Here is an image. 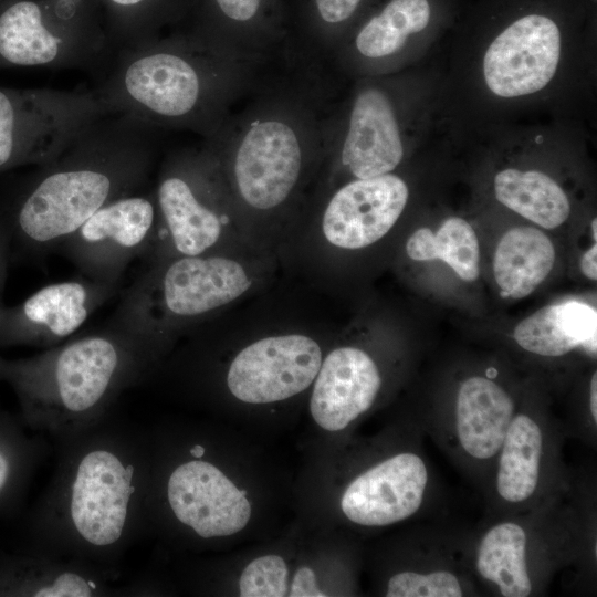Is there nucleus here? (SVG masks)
<instances>
[{
  "mask_svg": "<svg viewBox=\"0 0 597 597\" xmlns=\"http://www.w3.org/2000/svg\"><path fill=\"white\" fill-rule=\"evenodd\" d=\"M406 253L413 261L441 260L465 282L480 274V248L472 226L460 217H450L433 232L417 229L406 242Z\"/></svg>",
  "mask_w": 597,
  "mask_h": 597,
  "instance_id": "a878e982",
  "label": "nucleus"
},
{
  "mask_svg": "<svg viewBox=\"0 0 597 597\" xmlns=\"http://www.w3.org/2000/svg\"><path fill=\"white\" fill-rule=\"evenodd\" d=\"M121 572L29 548L0 553V597L139 596L138 580L118 586Z\"/></svg>",
  "mask_w": 597,
  "mask_h": 597,
  "instance_id": "9d476101",
  "label": "nucleus"
},
{
  "mask_svg": "<svg viewBox=\"0 0 597 597\" xmlns=\"http://www.w3.org/2000/svg\"><path fill=\"white\" fill-rule=\"evenodd\" d=\"M583 274L591 281L597 280V245L596 242L583 254L580 260Z\"/></svg>",
  "mask_w": 597,
  "mask_h": 597,
  "instance_id": "c9c22d12",
  "label": "nucleus"
},
{
  "mask_svg": "<svg viewBox=\"0 0 597 597\" xmlns=\"http://www.w3.org/2000/svg\"><path fill=\"white\" fill-rule=\"evenodd\" d=\"M322 360V349L310 336H268L237 354L228 367L226 384L234 398L247 404L281 401L305 390Z\"/></svg>",
  "mask_w": 597,
  "mask_h": 597,
  "instance_id": "1a4fd4ad",
  "label": "nucleus"
},
{
  "mask_svg": "<svg viewBox=\"0 0 597 597\" xmlns=\"http://www.w3.org/2000/svg\"><path fill=\"white\" fill-rule=\"evenodd\" d=\"M381 385L378 367L363 349L342 346L322 360L314 379L310 410L327 431H341L368 410Z\"/></svg>",
  "mask_w": 597,
  "mask_h": 597,
  "instance_id": "2eb2a0df",
  "label": "nucleus"
},
{
  "mask_svg": "<svg viewBox=\"0 0 597 597\" xmlns=\"http://www.w3.org/2000/svg\"><path fill=\"white\" fill-rule=\"evenodd\" d=\"M320 17L328 23L347 20L358 7L360 0H315Z\"/></svg>",
  "mask_w": 597,
  "mask_h": 597,
  "instance_id": "2f4dec72",
  "label": "nucleus"
},
{
  "mask_svg": "<svg viewBox=\"0 0 597 597\" xmlns=\"http://www.w3.org/2000/svg\"><path fill=\"white\" fill-rule=\"evenodd\" d=\"M158 229L153 262L214 252L223 235L221 217L197 195L191 182L168 175L157 190Z\"/></svg>",
  "mask_w": 597,
  "mask_h": 597,
  "instance_id": "dca6fc26",
  "label": "nucleus"
},
{
  "mask_svg": "<svg viewBox=\"0 0 597 597\" xmlns=\"http://www.w3.org/2000/svg\"><path fill=\"white\" fill-rule=\"evenodd\" d=\"M148 437V436H147ZM149 444L147 526L169 524L199 540L226 537L240 532L251 517L247 492L202 455L188 449L168 457Z\"/></svg>",
  "mask_w": 597,
  "mask_h": 597,
  "instance_id": "39448f33",
  "label": "nucleus"
},
{
  "mask_svg": "<svg viewBox=\"0 0 597 597\" xmlns=\"http://www.w3.org/2000/svg\"><path fill=\"white\" fill-rule=\"evenodd\" d=\"M138 154L100 151L77 154L42 174L3 222L11 240L31 254L59 247L92 214L128 195L139 182Z\"/></svg>",
  "mask_w": 597,
  "mask_h": 597,
  "instance_id": "20e7f679",
  "label": "nucleus"
},
{
  "mask_svg": "<svg viewBox=\"0 0 597 597\" xmlns=\"http://www.w3.org/2000/svg\"><path fill=\"white\" fill-rule=\"evenodd\" d=\"M494 193L503 206L545 229L562 226L570 213L565 191L538 170H501L494 177Z\"/></svg>",
  "mask_w": 597,
  "mask_h": 597,
  "instance_id": "5701e85b",
  "label": "nucleus"
},
{
  "mask_svg": "<svg viewBox=\"0 0 597 597\" xmlns=\"http://www.w3.org/2000/svg\"><path fill=\"white\" fill-rule=\"evenodd\" d=\"M19 416L0 409V517L17 513L48 454L44 434L30 433Z\"/></svg>",
  "mask_w": 597,
  "mask_h": 597,
  "instance_id": "4be33fe9",
  "label": "nucleus"
},
{
  "mask_svg": "<svg viewBox=\"0 0 597 597\" xmlns=\"http://www.w3.org/2000/svg\"><path fill=\"white\" fill-rule=\"evenodd\" d=\"M590 413L594 422H597V374L594 373L590 380V396H589Z\"/></svg>",
  "mask_w": 597,
  "mask_h": 597,
  "instance_id": "e433bc0d",
  "label": "nucleus"
},
{
  "mask_svg": "<svg viewBox=\"0 0 597 597\" xmlns=\"http://www.w3.org/2000/svg\"><path fill=\"white\" fill-rule=\"evenodd\" d=\"M301 148L289 125L258 122L244 135L233 172L243 201L256 210H270L290 196L301 171Z\"/></svg>",
  "mask_w": 597,
  "mask_h": 597,
  "instance_id": "ddd939ff",
  "label": "nucleus"
},
{
  "mask_svg": "<svg viewBox=\"0 0 597 597\" xmlns=\"http://www.w3.org/2000/svg\"><path fill=\"white\" fill-rule=\"evenodd\" d=\"M289 570L279 555H264L250 562L239 579L242 597H281L289 591Z\"/></svg>",
  "mask_w": 597,
  "mask_h": 597,
  "instance_id": "cd10ccee",
  "label": "nucleus"
},
{
  "mask_svg": "<svg viewBox=\"0 0 597 597\" xmlns=\"http://www.w3.org/2000/svg\"><path fill=\"white\" fill-rule=\"evenodd\" d=\"M430 19L428 0H390L356 38L357 50L367 57L397 52L410 34L422 31Z\"/></svg>",
  "mask_w": 597,
  "mask_h": 597,
  "instance_id": "bb28decb",
  "label": "nucleus"
},
{
  "mask_svg": "<svg viewBox=\"0 0 597 597\" xmlns=\"http://www.w3.org/2000/svg\"><path fill=\"white\" fill-rule=\"evenodd\" d=\"M513 337L523 349L545 357L582 347L596 354L597 312L579 301L544 306L523 318Z\"/></svg>",
  "mask_w": 597,
  "mask_h": 597,
  "instance_id": "aec40b11",
  "label": "nucleus"
},
{
  "mask_svg": "<svg viewBox=\"0 0 597 597\" xmlns=\"http://www.w3.org/2000/svg\"><path fill=\"white\" fill-rule=\"evenodd\" d=\"M153 263L124 292L109 322L158 359L175 331L230 304L252 285L239 261L214 252Z\"/></svg>",
  "mask_w": 597,
  "mask_h": 597,
  "instance_id": "7ed1b4c3",
  "label": "nucleus"
},
{
  "mask_svg": "<svg viewBox=\"0 0 597 597\" xmlns=\"http://www.w3.org/2000/svg\"><path fill=\"white\" fill-rule=\"evenodd\" d=\"M11 241L3 222H0V294L7 276L8 261L10 258Z\"/></svg>",
  "mask_w": 597,
  "mask_h": 597,
  "instance_id": "f704fd0d",
  "label": "nucleus"
},
{
  "mask_svg": "<svg viewBox=\"0 0 597 597\" xmlns=\"http://www.w3.org/2000/svg\"><path fill=\"white\" fill-rule=\"evenodd\" d=\"M402 156L398 124L388 97L377 88L360 92L343 145V164L356 179H368L392 171Z\"/></svg>",
  "mask_w": 597,
  "mask_h": 597,
  "instance_id": "f3484780",
  "label": "nucleus"
},
{
  "mask_svg": "<svg viewBox=\"0 0 597 597\" xmlns=\"http://www.w3.org/2000/svg\"><path fill=\"white\" fill-rule=\"evenodd\" d=\"M96 33L87 0H0V57L10 64H51L71 41Z\"/></svg>",
  "mask_w": 597,
  "mask_h": 597,
  "instance_id": "0eeeda50",
  "label": "nucleus"
},
{
  "mask_svg": "<svg viewBox=\"0 0 597 597\" xmlns=\"http://www.w3.org/2000/svg\"><path fill=\"white\" fill-rule=\"evenodd\" d=\"M287 593L291 597L326 596V594L317 586L315 574L310 567L298 568Z\"/></svg>",
  "mask_w": 597,
  "mask_h": 597,
  "instance_id": "72a5a7b5",
  "label": "nucleus"
},
{
  "mask_svg": "<svg viewBox=\"0 0 597 597\" xmlns=\"http://www.w3.org/2000/svg\"><path fill=\"white\" fill-rule=\"evenodd\" d=\"M561 54L556 23L541 14L525 15L501 32L483 60L489 90L501 97L535 93L553 78Z\"/></svg>",
  "mask_w": 597,
  "mask_h": 597,
  "instance_id": "9b49d317",
  "label": "nucleus"
},
{
  "mask_svg": "<svg viewBox=\"0 0 597 597\" xmlns=\"http://www.w3.org/2000/svg\"><path fill=\"white\" fill-rule=\"evenodd\" d=\"M111 27L125 32H139L149 22L159 0H98Z\"/></svg>",
  "mask_w": 597,
  "mask_h": 597,
  "instance_id": "7c9ffc66",
  "label": "nucleus"
},
{
  "mask_svg": "<svg viewBox=\"0 0 597 597\" xmlns=\"http://www.w3.org/2000/svg\"><path fill=\"white\" fill-rule=\"evenodd\" d=\"M54 441L55 470L27 517L25 548L115 567L147 527V433L109 415Z\"/></svg>",
  "mask_w": 597,
  "mask_h": 597,
  "instance_id": "f257e3e1",
  "label": "nucleus"
},
{
  "mask_svg": "<svg viewBox=\"0 0 597 597\" xmlns=\"http://www.w3.org/2000/svg\"><path fill=\"white\" fill-rule=\"evenodd\" d=\"M118 285L84 277L49 284L13 306L0 300V348L63 343L116 294Z\"/></svg>",
  "mask_w": 597,
  "mask_h": 597,
  "instance_id": "6e6552de",
  "label": "nucleus"
},
{
  "mask_svg": "<svg viewBox=\"0 0 597 597\" xmlns=\"http://www.w3.org/2000/svg\"><path fill=\"white\" fill-rule=\"evenodd\" d=\"M526 534L522 526L503 522L483 536L476 556V569L498 585L504 597H526L532 584L525 562Z\"/></svg>",
  "mask_w": 597,
  "mask_h": 597,
  "instance_id": "393cba45",
  "label": "nucleus"
},
{
  "mask_svg": "<svg viewBox=\"0 0 597 597\" xmlns=\"http://www.w3.org/2000/svg\"><path fill=\"white\" fill-rule=\"evenodd\" d=\"M514 413L511 396L493 380L473 376L457 395L455 427L463 450L474 459L488 460L503 443Z\"/></svg>",
  "mask_w": 597,
  "mask_h": 597,
  "instance_id": "6ab92c4d",
  "label": "nucleus"
},
{
  "mask_svg": "<svg viewBox=\"0 0 597 597\" xmlns=\"http://www.w3.org/2000/svg\"><path fill=\"white\" fill-rule=\"evenodd\" d=\"M124 87L136 104L166 117L192 111L200 94L199 76L192 65L170 53L134 60L125 71Z\"/></svg>",
  "mask_w": 597,
  "mask_h": 597,
  "instance_id": "a211bd4d",
  "label": "nucleus"
},
{
  "mask_svg": "<svg viewBox=\"0 0 597 597\" xmlns=\"http://www.w3.org/2000/svg\"><path fill=\"white\" fill-rule=\"evenodd\" d=\"M388 597H460L459 579L450 572L436 570L428 574L401 572L388 580Z\"/></svg>",
  "mask_w": 597,
  "mask_h": 597,
  "instance_id": "c85d7f7f",
  "label": "nucleus"
},
{
  "mask_svg": "<svg viewBox=\"0 0 597 597\" xmlns=\"http://www.w3.org/2000/svg\"><path fill=\"white\" fill-rule=\"evenodd\" d=\"M596 223H597V220L594 219L593 222H591V231H593V237H594V240L596 241L597 239V234H596V230H597V227H596Z\"/></svg>",
  "mask_w": 597,
  "mask_h": 597,
  "instance_id": "4c0bfd02",
  "label": "nucleus"
},
{
  "mask_svg": "<svg viewBox=\"0 0 597 597\" xmlns=\"http://www.w3.org/2000/svg\"><path fill=\"white\" fill-rule=\"evenodd\" d=\"M542 444V431L534 419L524 413L512 418L500 449L496 475L498 492L506 502H524L534 494Z\"/></svg>",
  "mask_w": 597,
  "mask_h": 597,
  "instance_id": "b1692460",
  "label": "nucleus"
},
{
  "mask_svg": "<svg viewBox=\"0 0 597 597\" xmlns=\"http://www.w3.org/2000/svg\"><path fill=\"white\" fill-rule=\"evenodd\" d=\"M20 111L12 95L0 90V169L36 160V156L20 139Z\"/></svg>",
  "mask_w": 597,
  "mask_h": 597,
  "instance_id": "c756f323",
  "label": "nucleus"
},
{
  "mask_svg": "<svg viewBox=\"0 0 597 597\" xmlns=\"http://www.w3.org/2000/svg\"><path fill=\"white\" fill-rule=\"evenodd\" d=\"M158 360L109 322L31 357L0 356V381L15 394L24 426L55 440L108 417L122 392L145 380Z\"/></svg>",
  "mask_w": 597,
  "mask_h": 597,
  "instance_id": "f03ea898",
  "label": "nucleus"
},
{
  "mask_svg": "<svg viewBox=\"0 0 597 597\" xmlns=\"http://www.w3.org/2000/svg\"><path fill=\"white\" fill-rule=\"evenodd\" d=\"M157 229V203L126 195L98 209L59 247L85 277L119 284L133 260L149 255Z\"/></svg>",
  "mask_w": 597,
  "mask_h": 597,
  "instance_id": "423d86ee",
  "label": "nucleus"
},
{
  "mask_svg": "<svg viewBox=\"0 0 597 597\" xmlns=\"http://www.w3.org/2000/svg\"><path fill=\"white\" fill-rule=\"evenodd\" d=\"M427 480L419 455L398 453L353 480L342 495L341 509L350 522L364 526L400 522L419 510Z\"/></svg>",
  "mask_w": 597,
  "mask_h": 597,
  "instance_id": "4468645a",
  "label": "nucleus"
},
{
  "mask_svg": "<svg viewBox=\"0 0 597 597\" xmlns=\"http://www.w3.org/2000/svg\"><path fill=\"white\" fill-rule=\"evenodd\" d=\"M556 259L553 242L534 227H515L500 239L493 256V274L502 295L523 298L551 273Z\"/></svg>",
  "mask_w": 597,
  "mask_h": 597,
  "instance_id": "412c9836",
  "label": "nucleus"
},
{
  "mask_svg": "<svg viewBox=\"0 0 597 597\" xmlns=\"http://www.w3.org/2000/svg\"><path fill=\"white\" fill-rule=\"evenodd\" d=\"M223 15L233 21H249L258 12L261 0H213Z\"/></svg>",
  "mask_w": 597,
  "mask_h": 597,
  "instance_id": "473e14b6",
  "label": "nucleus"
},
{
  "mask_svg": "<svg viewBox=\"0 0 597 597\" xmlns=\"http://www.w3.org/2000/svg\"><path fill=\"white\" fill-rule=\"evenodd\" d=\"M408 196L406 182L391 174L348 182L334 193L325 208L324 239L343 250L376 243L395 226Z\"/></svg>",
  "mask_w": 597,
  "mask_h": 597,
  "instance_id": "f8f14e48",
  "label": "nucleus"
}]
</instances>
